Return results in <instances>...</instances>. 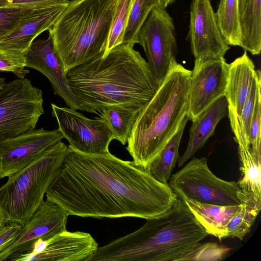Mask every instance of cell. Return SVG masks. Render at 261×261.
I'll return each instance as SVG.
<instances>
[{
  "label": "cell",
  "mask_w": 261,
  "mask_h": 261,
  "mask_svg": "<svg viewBox=\"0 0 261 261\" xmlns=\"http://www.w3.org/2000/svg\"><path fill=\"white\" fill-rule=\"evenodd\" d=\"M45 195L69 216L146 220L163 214L177 199L168 184L157 180L133 161L110 152L85 153L69 145Z\"/></svg>",
  "instance_id": "obj_1"
},
{
  "label": "cell",
  "mask_w": 261,
  "mask_h": 261,
  "mask_svg": "<svg viewBox=\"0 0 261 261\" xmlns=\"http://www.w3.org/2000/svg\"><path fill=\"white\" fill-rule=\"evenodd\" d=\"M134 45L122 43L66 74L82 111L97 115L106 107L121 105L142 109L161 82Z\"/></svg>",
  "instance_id": "obj_2"
},
{
  "label": "cell",
  "mask_w": 261,
  "mask_h": 261,
  "mask_svg": "<svg viewBox=\"0 0 261 261\" xmlns=\"http://www.w3.org/2000/svg\"><path fill=\"white\" fill-rule=\"evenodd\" d=\"M137 230L98 247L91 261H176L208 233L177 197L163 214Z\"/></svg>",
  "instance_id": "obj_3"
},
{
  "label": "cell",
  "mask_w": 261,
  "mask_h": 261,
  "mask_svg": "<svg viewBox=\"0 0 261 261\" xmlns=\"http://www.w3.org/2000/svg\"><path fill=\"white\" fill-rule=\"evenodd\" d=\"M191 74L174 58L158 89L140 111L126 147L137 166L146 170L187 116Z\"/></svg>",
  "instance_id": "obj_4"
},
{
  "label": "cell",
  "mask_w": 261,
  "mask_h": 261,
  "mask_svg": "<svg viewBox=\"0 0 261 261\" xmlns=\"http://www.w3.org/2000/svg\"><path fill=\"white\" fill-rule=\"evenodd\" d=\"M118 0H72L48 31L66 74L105 50Z\"/></svg>",
  "instance_id": "obj_5"
},
{
  "label": "cell",
  "mask_w": 261,
  "mask_h": 261,
  "mask_svg": "<svg viewBox=\"0 0 261 261\" xmlns=\"http://www.w3.org/2000/svg\"><path fill=\"white\" fill-rule=\"evenodd\" d=\"M67 150L68 146L60 141L8 177L0 187V224L15 222L24 226L43 201Z\"/></svg>",
  "instance_id": "obj_6"
},
{
  "label": "cell",
  "mask_w": 261,
  "mask_h": 261,
  "mask_svg": "<svg viewBox=\"0 0 261 261\" xmlns=\"http://www.w3.org/2000/svg\"><path fill=\"white\" fill-rule=\"evenodd\" d=\"M168 184L177 196L203 203L234 206L240 204L237 182L218 177L210 169L205 158H193L171 175Z\"/></svg>",
  "instance_id": "obj_7"
},
{
  "label": "cell",
  "mask_w": 261,
  "mask_h": 261,
  "mask_svg": "<svg viewBox=\"0 0 261 261\" xmlns=\"http://www.w3.org/2000/svg\"><path fill=\"white\" fill-rule=\"evenodd\" d=\"M41 90L28 79H18L0 87V140L35 129L44 114Z\"/></svg>",
  "instance_id": "obj_8"
},
{
  "label": "cell",
  "mask_w": 261,
  "mask_h": 261,
  "mask_svg": "<svg viewBox=\"0 0 261 261\" xmlns=\"http://www.w3.org/2000/svg\"><path fill=\"white\" fill-rule=\"evenodd\" d=\"M137 43L154 76L162 82L177 52L173 20L166 8L158 6L151 11L138 32Z\"/></svg>",
  "instance_id": "obj_9"
},
{
  "label": "cell",
  "mask_w": 261,
  "mask_h": 261,
  "mask_svg": "<svg viewBox=\"0 0 261 261\" xmlns=\"http://www.w3.org/2000/svg\"><path fill=\"white\" fill-rule=\"evenodd\" d=\"M52 115L58 124V129L73 149L88 154L109 152L113 140L106 121L100 117L90 119L76 110L51 104Z\"/></svg>",
  "instance_id": "obj_10"
},
{
  "label": "cell",
  "mask_w": 261,
  "mask_h": 261,
  "mask_svg": "<svg viewBox=\"0 0 261 261\" xmlns=\"http://www.w3.org/2000/svg\"><path fill=\"white\" fill-rule=\"evenodd\" d=\"M66 211L48 200H43L15 238L0 251V261L12 260L29 252L38 240L46 239L66 229Z\"/></svg>",
  "instance_id": "obj_11"
},
{
  "label": "cell",
  "mask_w": 261,
  "mask_h": 261,
  "mask_svg": "<svg viewBox=\"0 0 261 261\" xmlns=\"http://www.w3.org/2000/svg\"><path fill=\"white\" fill-rule=\"evenodd\" d=\"M228 66L224 57L195 59L189 89V120L225 95Z\"/></svg>",
  "instance_id": "obj_12"
},
{
  "label": "cell",
  "mask_w": 261,
  "mask_h": 261,
  "mask_svg": "<svg viewBox=\"0 0 261 261\" xmlns=\"http://www.w3.org/2000/svg\"><path fill=\"white\" fill-rule=\"evenodd\" d=\"M98 247L90 233L66 230L48 239L38 240L29 252L12 260L91 261Z\"/></svg>",
  "instance_id": "obj_13"
},
{
  "label": "cell",
  "mask_w": 261,
  "mask_h": 261,
  "mask_svg": "<svg viewBox=\"0 0 261 261\" xmlns=\"http://www.w3.org/2000/svg\"><path fill=\"white\" fill-rule=\"evenodd\" d=\"M64 138L57 129H33L0 140V179L26 167L38 155Z\"/></svg>",
  "instance_id": "obj_14"
},
{
  "label": "cell",
  "mask_w": 261,
  "mask_h": 261,
  "mask_svg": "<svg viewBox=\"0 0 261 261\" xmlns=\"http://www.w3.org/2000/svg\"><path fill=\"white\" fill-rule=\"evenodd\" d=\"M189 38L195 59L224 57L229 49L210 0H192Z\"/></svg>",
  "instance_id": "obj_15"
},
{
  "label": "cell",
  "mask_w": 261,
  "mask_h": 261,
  "mask_svg": "<svg viewBox=\"0 0 261 261\" xmlns=\"http://www.w3.org/2000/svg\"><path fill=\"white\" fill-rule=\"evenodd\" d=\"M67 4L42 7L35 10L12 31L0 39V52L23 56L35 39L51 28Z\"/></svg>",
  "instance_id": "obj_16"
},
{
  "label": "cell",
  "mask_w": 261,
  "mask_h": 261,
  "mask_svg": "<svg viewBox=\"0 0 261 261\" xmlns=\"http://www.w3.org/2000/svg\"><path fill=\"white\" fill-rule=\"evenodd\" d=\"M25 67L35 69L50 81L56 94L70 108L82 109L68 84L66 74L56 55L51 37L34 41L24 54Z\"/></svg>",
  "instance_id": "obj_17"
},
{
  "label": "cell",
  "mask_w": 261,
  "mask_h": 261,
  "mask_svg": "<svg viewBox=\"0 0 261 261\" xmlns=\"http://www.w3.org/2000/svg\"><path fill=\"white\" fill-rule=\"evenodd\" d=\"M228 115V104L224 95L221 96L192 121L189 140L184 154L177 161L182 167L205 144L213 135L216 127Z\"/></svg>",
  "instance_id": "obj_18"
},
{
  "label": "cell",
  "mask_w": 261,
  "mask_h": 261,
  "mask_svg": "<svg viewBox=\"0 0 261 261\" xmlns=\"http://www.w3.org/2000/svg\"><path fill=\"white\" fill-rule=\"evenodd\" d=\"M255 73L254 63L246 50L241 56L229 64L224 96L228 104V111L239 118L241 116Z\"/></svg>",
  "instance_id": "obj_19"
},
{
  "label": "cell",
  "mask_w": 261,
  "mask_h": 261,
  "mask_svg": "<svg viewBox=\"0 0 261 261\" xmlns=\"http://www.w3.org/2000/svg\"><path fill=\"white\" fill-rule=\"evenodd\" d=\"M195 218L205 229L220 240L228 237V224L240 208L234 206L219 205L184 200Z\"/></svg>",
  "instance_id": "obj_20"
},
{
  "label": "cell",
  "mask_w": 261,
  "mask_h": 261,
  "mask_svg": "<svg viewBox=\"0 0 261 261\" xmlns=\"http://www.w3.org/2000/svg\"><path fill=\"white\" fill-rule=\"evenodd\" d=\"M240 47L253 55L261 50V0H238Z\"/></svg>",
  "instance_id": "obj_21"
},
{
  "label": "cell",
  "mask_w": 261,
  "mask_h": 261,
  "mask_svg": "<svg viewBox=\"0 0 261 261\" xmlns=\"http://www.w3.org/2000/svg\"><path fill=\"white\" fill-rule=\"evenodd\" d=\"M141 109L133 106L114 105L105 107L98 115L107 123L113 140L124 145Z\"/></svg>",
  "instance_id": "obj_22"
},
{
  "label": "cell",
  "mask_w": 261,
  "mask_h": 261,
  "mask_svg": "<svg viewBox=\"0 0 261 261\" xmlns=\"http://www.w3.org/2000/svg\"><path fill=\"white\" fill-rule=\"evenodd\" d=\"M188 120H189L186 116L180 123L176 133L146 169L153 177L163 184H168L171 173L178 160L179 145Z\"/></svg>",
  "instance_id": "obj_23"
},
{
  "label": "cell",
  "mask_w": 261,
  "mask_h": 261,
  "mask_svg": "<svg viewBox=\"0 0 261 261\" xmlns=\"http://www.w3.org/2000/svg\"><path fill=\"white\" fill-rule=\"evenodd\" d=\"M237 196L240 202V208L228 224V236L243 241L260 212L261 202L256 200L251 194L240 189Z\"/></svg>",
  "instance_id": "obj_24"
},
{
  "label": "cell",
  "mask_w": 261,
  "mask_h": 261,
  "mask_svg": "<svg viewBox=\"0 0 261 261\" xmlns=\"http://www.w3.org/2000/svg\"><path fill=\"white\" fill-rule=\"evenodd\" d=\"M238 150L241 174L237 181L238 186L261 202V155L253 153L250 148Z\"/></svg>",
  "instance_id": "obj_25"
},
{
  "label": "cell",
  "mask_w": 261,
  "mask_h": 261,
  "mask_svg": "<svg viewBox=\"0 0 261 261\" xmlns=\"http://www.w3.org/2000/svg\"><path fill=\"white\" fill-rule=\"evenodd\" d=\"M221 32L229 45L240 46L238 0H220L216 12Z\"/></svg>",
  "instance_id": "obj_26"
},
{
  "label": "cell",
  "mask_w": 261,
  "mask_h": 261,
  "mask_svg": "<svg viewBox=\"0 0 261 261\" xmlns=\"http://www.w3.org/2000/svg\"><path fill=\"white\" fill-rule=\"evenodd\" d=\"M159 6V0H135L123 36L122 43H137L138 32L151 11Z\"/></svg>",
  "instance_id": "obj_27"
},
{
  "label": "cell",
  "mask_w": 261,
  "mask_h": 261,
  "mask_svg": "<svg viewBox=\"0 0 261 261\" xmlns=\"http://www.w3.org/2000/svg\"><path fill=\"white\" fill-rule=\"evenodd\" d=\"M135 0H118L108 42L102 57L115 46L122 44L131 9Z\"/></svg>",
  "instance_id": "obj_28"
},
{
  "label": "cell",
  "mask_w": 261,
  "mask_h": 261,
  "mask_svg": "<svg viewBox=\"0 0 261 261\" xmlns=\"http://www.w3.org/2000/svg\"><path fill=\"white\" fill-rule=\"evenodd\" d=\"M42 7L45 6L0 7V39L12 31L25 17L33 11Z\"/></svg>",
  "instance_id": "obj_29"
},
{
  "label": "cell",
  "mask_w": 261,
  "mask_h": 261,
  "mask_svg": "<svg viewBox=\"0 0 261 261\" xmlns=\"http://www.w3.org/2000/svg\"><path fill=\"white\" fill-rule=\"evenodd\" d=\"M261 73L258 69L256 70L252 86L244 103L241 116L239 118L240 123V130L248 143V135L250 124L253 114L257 94L260 91Z\"/></svg>",
  "instance_id": "obj_30"
},
{
  "label": "cell",
  "mask_w": 261,
  "mask_h": 261,
  "mask_svg": "<svg viewBox=\"0 0 261 261\" xmlns=\"http://www.w3.org/2000/svg\"><path fill=\"white\" fill-rule=\"evenodd\" d=\"M230 250V248L219 245L215 243L199 244L176 260H220Z\"/></svg>",
  "instance_id": "obj_31"
},
{
  "label": "cell",
  "mask_w": 261,
  "mask_h": 261,
  "mask_svg": "<svg viewBox=\"0 0 261 261\" xmlns=\"http://www.w3.org/2000/svg\"><path fill=\"white\" fill-rule=\"evenodd\" d=\"M260 118L261 95L259 91L257 95L248 135V144L251 150L257 155H261Z\"/></svg>",
  "instance_id": "obj_32"
},
{
  "label": "cell",
  "mask_w": 261,
  "mask_h": 261,
  "mask_svg": "<svg viewBox=\"0 0 261 261\" xmlns=\"http://www.w3.org/2000/svg\"><path fill=\"white\" fill-rule=\"evenodd\" d=\"M0 71L14 73L18 79H23L29 73L25 69L23 56H14L0 52Z\"/></svg>",
  "instance_id": "obj_33"
},
{
  "label": "cell",
  "mask_w": 261,
  "mask_h": 261,
  "mask_svg": "<svg viewBox=\"0 0 261 261\" xmlns=\"http://www.w3.org/2000/svg\"><path fill=\"white\" fill-rule=\"evenodd\" d=\"M68 0H0V7L40 6L67 4Z\"/></svg>",
  "instance_id": "obj_34"
},
{
  "label": "cell",
  "mask_w": 261,
  "mask_h": 261,
  "mask_svg": "<svg viewBox=\"0 0 261 261\" xmlns=\"http://www.w3.org/2000/svg\"><path fill=\"white\" fill-rule=\"evenodd\" d=\"M21 227L15 222L0 224V251L15 238Z\"/></svg>",
  "instance_id": "obj_35"
},
{
  "label": "cell",
  "mask_w": 261,
  "mask_h": 261,
  "mask_svg": "<svg viewBox=\"0 0 261 261\" xmlns=\"http://www.w3.org/2000/svg\"><path fill=\"white\" fill-rule=\"evenodd\" d=\"M175 0H159V6L166 8L169 5L172 4Z\"/></svg>",
  "instance_id": "obj_36"
},
{
  "label": "cell",
  "mask_w": 261,
  "mask_h": 261,
  "mask_svg": "<svg viewBox=\"0 0 261 261\" xmlns=\"http://www.w3.org/2000/svg\"><path fill=\"white\" fill-rule=\"evenodd\" d=\"M4 81H5L4 79L0 77V87L4 83Z\"/></svg>",
  "instance_id": "obj_37"
}]
</instances>
